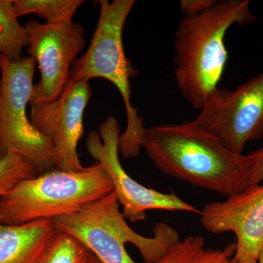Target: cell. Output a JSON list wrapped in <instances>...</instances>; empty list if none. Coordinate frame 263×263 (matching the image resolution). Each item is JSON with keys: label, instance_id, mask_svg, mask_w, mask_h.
<instances>
[{"label": "cell", "instance_id": "7402d4cb", "mask_svg": "<svg viewBox=\"0 0 263 263\" xmlns=\"http://www.w3.org/2000/svg\"><path fill=\"white\" fill-rule=\"evenodd\" d=\"M3 157H3V156L2 155L1 152H0V160H1L3 158Z\"/></svg>", "mask_w": 263, "mask_h": 263}, {"label": "cell", "instance_id": "30bf717a", "mask_svg": "<svg viewBox=\"0 0 263 263\" xmlns=\"http://www.w3.org/2000/svg\"><path fill=\"white\" fill-rule=\"evenodd\" d=\"M92 91L89 82L68 81L54 101L29 103V120L34 127L53 143L57 169L84 171L79 160L78 143L84 136V116Z\"/></svg>", "mask_w": 263, "mask_h": 263}, {"label": "cell", "instance_id": "5b68a950", "mask_svg": "<svg viewBox=\"0 0 263 263\" xmlns=\"http://www.w3.org/2000/svg\"><path fill=\"white\" fill-rule=\"evenodd\" d=\"M114 190L98 162L79 172L53 170L24 180L0 197V224L19 226L70 214Z\"/></svg>", "mask_w": 263, "mask_h": 263}, {"label": "cell", "instance_id": "5bb4252c", "mask_svg": "<svg viewBox=\"0 0 263 263\" xmlns=\"http://www.w3.org/2000/svg\"><path fill=\"white\" fill-rule=\"evenodd\" d=\"M13 2L0 0V56L16 62L28 46V33L25 26L18 22Z\"/></svg>", "mask_w": 263, "mask_h": 263}, {"label": "cell", "instance_id": "ac0fdd59", "mask_svg": "<svg viewBox=\"0 0 263 263\" xmlns=\"http://www.w3.org/2000/svg\"><path fill=\"white\" fill-rule=\"evenodd\" d=\"M217 3V0H181L180 9L184 17H193L200 14Z\"/></svg>", "mask_w": 263, "mask_h": 263}, {"label": "cell", "instance_id": "4fadbf2b", "mask_svg": "<svg viewBox=\"0 0 263 263\" xmlns=\"http://www.w3.org/2000/svg\"><path fill=\"white\" fill-rule=\"evenodd\" d=\"M235 243L223 249L205 247L202 235L189 236L173 246L156 263H234Z\"/></svg>", "mask_w": 263, "mask_h": 263}, {"label": "cell", "instance_id": "603a6c76", "mask_svg": "<svg viewBox=\"0 0 263 263\" xmlns=\"http://www.w3.org/2000/svg\"><path fill=\"white\" fill-rule=\"evenodd\" d=\"M233 262L237 263V262H234V261H233ZM247 263H258V262H247Z\"/></svg>", "mask_w": 263, "mask_h": 263}, {"label": "cell", "instance_id": "7c38bea8", "mask_svg": "<svg viewBox=\"0 0 263 263\" xmlns=\"http://www.w3.org/2000/svg\"><path fill=\"white\" fill-rule=\"evenodd\" d=\"M59 234L50 219L19 226L0 224V263H46Z\"/></svg>", "mask_w": 263, "mask_h": 263}, {"label": "cell", "instance_id": "6da1fadb", "mask_svg": "<svg viewBox=\"0 0 263 263\" xmlns=\"http://www.w3.org/2000/svg\"><path fill=\"white\" fill-rule=\"evenodd\" d=\"M141 148L164 174L197 187L229 197L249 186L248 155L232 152L194 120L146 128Z\"/></svg>", "mask_w": 263, "mask_h": 263}, {"label": "cell", "instance_id": "3957f363", "mask_svg": "<svg viewBox=\"0 0 263 263\" xmlns=\"http://www.w3.org/2000/svg\"><path fill=\"white\" fill-rule=\"evenodd\" d=\"M52 220L102 263H156L180 240L179 233L164 222L155 224L152 237L137 233L121 212L114 191Z\"/></svg>", "mask_w": 263, "mask_h": 263}, {"label": "cell", "instance_id": "cb8c5ba5", "mask_svg": "<svg viewBox=\"0 0 263 263\" xmlns=\"http://www.w3.org/2000/svg\"><path fill=\"white\" fill-rule=\"evenodd\" d=\"M0 73H1V63H0Z\"/></svg>", "mask_w": 263, "mask_h": 263}, {"label": "cell", "instance_id": "277c9868", "mask_svg": "<svg viewBox=\"0 0 263 263\" xmlns=\"http://www.w3.org/2000/svg\"><path fill=\"white\" fill-rule=\"evenodd\" d=\"M135 0H100L98 24L89 48L72 64L68 81L103 79L120 93L127 114V127L119 138V151L125 158L140 155L144 133L143 117L131 103V83L138 70L124 51L123 31Z\"/></svg>", "mask_w": 263, "mask_h": 263}, {"label": "cell", "instance_id": "7a4b0ae2", "mask_svg": "<svg viewBox=\"0 0 263 263\" xmlns=\"http://www.w3.org/2000/svg\"><path fill=\"white\" fill-rule=\"evenodd\" d=\"M257 20L249 0L217 1L200 14L180 20L174 42L175 81L194 108L201 110L219 88L228 60L224 43L228 29Z\"/></svg>", "mask_w": 263, "mask_h": 263}, {"label": "cell", "instance_id": "8fae6325", "mask_svg": "<svg viewBox=\"0 0 263 263\" xmlns=\"http://www.w3.org/2000/svg\"><path fill=\"white\" fill-rule=\"evenodd\" d=\"M200 215L202 228L209 233H234V262H257L263 245V184L249 186L223 201L209 202Z\"/></svg>", "mask_w": 263, "mask_h": 263}, {"label": "cell", "instance_id": "d6986e66", "mask_svg": "<svg viewBox=\"0 0 263 263\" xmlns=\"http://www.w3.org/2000/svg\"><path fill=\"white\" fill-rule=\"evenodd\" d=\"M247 155L252 162L249 186L259 184L263 182V146Z\"/></svg>", "mask_w": 263, "mask_h": 263}, {"label": "cell", "instance_id": "ffe728a7", "mask_svg": "<svg viewBox=\"0 0 263 263\" xmlns=\"http://www.w3.org/2000/svg\"><path fill=\"white\" fill-rule=\"evenodd\" d=\"M257 262L263 263V245L259 250L258 257H257Z\"/></svg>", "mask_w": 263, "mask_h": 263}, {"label": "cell", "instance_id": "ba28073f", "mask_svg": "<svg viewBox=\"0 0 263 263\" xmlns=\"http://www.w3.org/2000/svg\"><path fill=\"white\" fill-rule=\"evenodd\" d=\"M120 127L115 117L110 116L99 126V133H89L86 146L89 155L103 166L110 176L122 214L131 222L146 219L149 210L187 212L200 214V211L183 201L174 193L164 194L146 187L126 172L119 160Z\"/></svg>", "mask_w": 263, "mask_h": 263}, {"label": "cell", "instance_id": "44dd1931", "mask_svg": "<svg viewBox=\"0 0 263 263\" xmlns=\"http://www.w3.org/2000/svg\"><path fill=\"white\" fill-rule=\"evenodd\" d=\"M89 263H102L100 262V260L98 258H97L94 255V254H92V256H91V259H90V261Z\"/></svg>", "mask_w": 263, "mask_h": 263}, {"label": "cell", "instance_id": "9a60e30c", "mask_svg": "<svg viewBox=\"0 0 263 263\" xmlns=\"http://www.w3.org/2000/svg\"><path fill=\"white\" fill-rule=\"evenodd\" d=\"M83 0H14L13 8L17 16L34 14L54 24L72 22Z\"/></svg>", "mask_w": 263, "mask_h": 263}, {"label": "cell", "instance_id": "8992f818", "mask_svg": "<svg viewBox=\"0 0 263 263\" xmlns=\"http://www.w3.org/2000/svg\"><path fill=\"white\" fill-rule=\"evenodd\" d=\"M0 152L16 154L37 175L57 169L52 142L33 126L27 108L32 95L36 62L30 57L14 62L0 56Z\"/></svg>", "mask_w": 263, "mask_h": 263}, {"label": "cell", "instance_id": "9c48e42d", "mask_svg": "<svg viewBox=\"0 0 263 263\" xmlns=\"http://www.w3.org/2000/svg\"><path fill=\"white\" fill-rule=\"evenodd\" d=\"M25 27L27 52L41 72L29 103L54 101L68 83L72 64L85 47L84 27L72 21L48 24L31 18Z\"/></svg>", "mask_w": 263, "mask_h": 263}, {"label": "cell", "instance_id": "2e32d148", "mask_svg": "<svg viewBox=\"0 0 263 263\" xmlns=\"http://www.w3.org/2000/svg\"><path fill=\"white\" fill-rule=\"evenodd\" d=\"M34 167L16 154L9 153L0 160V197L24 180L37 176Z\"/></svg>", "mask_w": 263, "mask_h": 263}, {"label": "cell", "instance_id": "52a82bcc", "mask_svg": "<svg viewBox=\"0 0 263 263\" xmlns=\"http://www.w3.org/2000/svg\"><path fill=\"white\" fill-rule=\"evenodd\" d=\"M194 122L242 154L249 142L263 137V71L235 90L218 88Z\"/></svg>", "mask_w": 263, "mask_h": 263}, {"label": "cell", "instance_id": "e0dca14e", "mask_svg": "<svg viewBox=\"0 0 263 263\" xmlns=\"http://www.w3.org/2000/svg\"><path fill=\"white\" fill-rule=\"evenodd\" d=\"M92 253L79 240L60 232L46 263H89Z\"/></svg>", "mask_w": 263, "mask_h": 263}]
</instances>
